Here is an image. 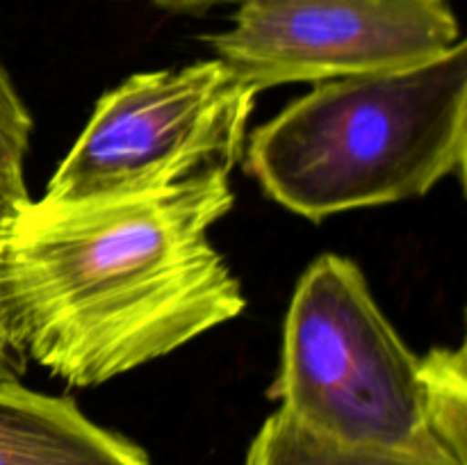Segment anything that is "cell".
<instances>
[{
	"mask_svg": "<svg viewBox=\"0 0 467 465\" xmlns=\"http://www.w3.org/2000/svg\"><path fill=\"white\" fill-rule=\"evenodd\" d=\"M228 164L171 187L23 201L0 232V326L68 386L108 383L244 310L208 231L235 205Z\"/></svg>",
	"mask_w": 467,
	"mask_h": 465,
	"instance_id": "1",
	"label": "cell"
},
{
	"mask_svg": "<svg viewBox=\"0 0 467 465\" xmlns=\"http://www.w3.org/2000/svg\"><path fill=\"white\" fill-rule=\"evenodd\" d=\"M242 160L269 199L310 222L463 182L465 41L420 67L315 82L246 135Z\"/></svg>",
	"mask_w": 467,
	"mask_h": 465,
	"instance_id": "2",
	"label": "cell"
},
{
	"mask_svg": "<svg viewBox=\"0 0 467 465\" xmlns=\"http://www.w3.org/2000/svg\"><path fill=\"white\" fill-rule=\"evenodd\" d=\"M267 395L331 440L463 465L433 436L420 356L345 255L322 253L296 281Z\"/></svg>",
	"mask_w": 467,
	"mask_h": 465,
	"instance_id": "3",
	"label": "cell"
},
{
	"mask_svg": "<svg viewBox=\"0 0 467 465\" xmlns=\"http://www.w3.org/2000/svg\"><path fill=\"white\" fill-rule=\"evenodd\" d=\"M258 91L219 57L135 73L96 100L44 196L89 201L171 187L242 160Z\"/></svg>",
	"mask_w": 467,
	"mask_h": 465,
	"instance_id": "4",
	"label": "cell"
},
{
	"mask_svg": "<svg viewBox=\"0 0 467 465\" xmlns=\"http://www.w3.org/2000/svg\"><path fill=\"white\" fill-rule=\"evenodd\" d=\"M233 26L205 36L244 85L400 71L461 44L450 0H223Z\"/></svg>",
	"mask_w": 467,
	"mask_h": 465,
	"instance_id": "5",
	"label": "cell"
},
{
	"mask_svg": "<svg viewBox=\"0 0 467 465\" xmlns=\"http://www.w3.org/2000/svg\"><path fill=\"white\" fill-rule=\"evenodd\" d=\"M0 465H153L128 438L91 422L73 399L0 381Z\"/></svg>",
	"mask_w": 467,
	"mask_h": 465,
	"instance_id": "6",
	"label": "cell"
},
{
	"mask_svg": "<svg viewBox=\"0 0 467 465\" xmlns=\"http://www.w3.org/2000/svg\"><path fill=\"white\" fill-rule=\"evenodd\" d=\"M244 465H454L415 459L392 451L345 445L310 431L290 413L278 408L251 440Z\"/></svg>",
	"mask_w": 467,
	"mask_h": 465,
	"instance_id": "7",
	"label": "cell"
},
{
	"mask_svg": "<svg viewBox=\"0 0 467 465\" xmlns=\"http://www.w3.org/2000/svg\"><path fill=\"white\" fill-rule=\"evenodd\" d=\"M422 363L424 397L431 431L442 450L467 465V356L465 346H436Z\"/></svg>",
	"mask_w": 467,
	"mask_h": 465,
	"instance_id": "8",
	"label": "cell"
},
{
	"mask_svg": "<svg viewBox=\"0 0 467 465\" xmlns=\"http://www.w3.org/2000/svg\"><path fill=\"white\" fill-rule=\"evenodd\" d=\"M35 121L0 59V194L9 201L30 199L26 187V158Z\"/></svg>",
	"mask_w": 467,
	"mask_h": 465,
	"instance_id": "9",
	"label": "cell"
},
{
	"mask_svg": "<svg viewBox=\"0 0 467 465\" xmlns=\"http://www.w3.org/2000/svg\"><path fill=\"white\" fill-rule=\"evenodd\" d=\"M27 358L9 342L0 326V381H18L26 374Z\"/></svg>",
	"mask_w": 467,
	"mask_h": 465,
	"instance_id": "10",
	"label": "cell"
},
{
	"mask_svg": "<svg viewBox=\"0 0 467 465\" xmlns=\"http://www.w3.org/2000/svg\"><path fill=\"white\" fill-rule=\"evenodd\" d=\"M146 3L155 5V7L171 14H192V16H201V14L210 12L213 7L223 5V0H146Z\"/></svg>",
	"mask_w": 467,
	"mask_h": 465,
	"instance_id": "11",
	"label": "cell"
},
{
	"mask_svg": "<svg viewBox=\"0 0 467 465\" xmlns=\"http://www.w3.org/2000/svg\"><path fill=\"white\" fill-rule=\"evenodd\" d=\"M18 203H23V201H18ZM18 203H16V201H9L7 196L0 194V232H3L5 223H7V219H9V214L14 212V208H16Z\"/></svg>",
	"mask_w": 467,
	"mask_h": 465,
	"instance_id": "12",
	"label": "cell"
}]
</instances>
